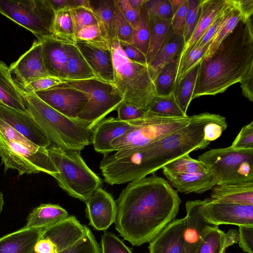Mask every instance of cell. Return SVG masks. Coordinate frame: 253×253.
I'll return each instance as SVG.
<instances>
[{
  "label": "cell",
  "instance_id": "6da1fadb",
  "mask_svg": "<svg viewBox=\"0 0 253 253\" xmlns=\"http://www.w3.org/2000/svg\"><path fill=\"white\" fill-rule=\"evenodd\" d=\"M116 202V229L131 245L139 246L175 219L181 201L167 180L153 175L130 182Z\"/></svg>",
  "mask_w": 253,
  "mask_h": 253
},
{
  "label": "cell",
  "instance_id": "7a4b0ae2",
  "mask_svg": "<svg viewBox=\"0 0 253 253\" xmlns=\"http://www.w3.org/2000/svg\"><path fill=\"white\" fill-rule=\"evenodd\" d=\"M253 66L252 17L241 21L209 58L202 59L192 99L224 92Z\"/></svg>",
  "mask_w": 253,
  "mask_h": 253
},
{
  "label": "cell",
  "instance_id": "3957f363",
  "mask_svg": "<svg viewBox=\"0 0 253 253\" xmlns=\"http://www.w3.org/2000/svg\"><path fill=\"white\" fill-rule=\"evenodd\" d=\"M23 93L27 111L51 142L63 148L80 151L92 144L93 129L87 123L63 115L35 92Z\"/></svg>",
  "mask_w": 253,
  "mask_h": 253
},
{
  "label": "cell",
  "instance_id": "277c9868",
  "mask_svg": "<svg viewBox=\"0 0 253 253\" xmlns=\"http://www.w3.org/2000/svg\"><path fill=\"white\" fill-rule=\"evenodd\" d=\"M114 68L113 85L123 97V101L147 111L157 96L148 66L126 57L116 39L111 45Z\"/></svg>",
  "mask_w": 253,
  "mask_h": 253
},
{
  "label": "cell",
  "instance_id": "5b68a950",
  "mask_svg": "<svg viewBox=\"0 0 253 253\" xmlns=\"http://www.w3.org/2000/svg\"><path fill=\"white\" fill-rule=\"evenodd\" d=\"M47 149L58 171L53 177L69 196L85 203L96 190L102 187V179L87 166L81 151L54 144Z\"/></svg>",
  "mask_w": 253,
  "mask_h": 253
},
{
  "label": "cell",
  "instance_id": "8992f818",
  "mask_svg": "<svg viewBox=\"0 0 253 253\" xmlns=\"http://www.w3.org/2000/svg\"><path fill=\"white\" fill-rule=\"evenodd\" d=\"M215 185L253 183V149H237L231 146L212 149L200 155Z\"/></svg>",
  "mask_w": 253,
  "mask_h": 253
},
{
  "label": "cell",
  "instance_id": "52a82bcc",
  "mask_svg": "<svg viewBox=\"0 0 253 253\" xmlns=\"http://www.w3.org/2000/svg\"><path fill=\"white\" fill-rule=\"evenodd\" d=\"M191 118L169 117L147 111L141 118L127 121L130 126L126 132L111 143L112 151L148 145L183 128Z\"/></svg>",
  "mask_w": 253,
  "mask_h": 253
},
{
  "label": "cell",
  "instance_id": "ba28073f",
  "mask_svg": "<svg viewBox=\"0 0 253 253\" xmlns=\"http://www.w3.org/2000/svg\"><path fill=\"white\" fill-rule=\"evenodd\" d=\"M64 83L86 95L88 101L77 119L87 123L91 129L123 101V97L113 84L96 78L65 80Z\"/></svg>",
  "mask_w": 253,
  "mask_h": 253
},
{
  "label": "cell",
  "instance_id": "9c48e42d",
  "mask_svg": "<svg viewBox=\"0 0 253 253\" xmlns=\"http://www.w3.org/2000/svg\"><path fill=\"white\" fill-rule=\"evenodd\" d=\"M0 13L30 31L37 40L52 36L55 11L48 0H0Z\"/></svg>",
  "mask_w": 253,
  "mask_h": 253
},
{
  "label": "cell",
  "instance_id": "30bf717a",
  "mask_svg": "<svg viewBox=\"0 0 253 253\" xmlns=\"http://www.w3.org/2000/svg\"><path fill=\"white\" fill-rule=\"evenodd\" d=\"M0 158L5 172L15 169L19 176L43 172L53 177L58 172L47 148L32 149L18 142L9 141L0 134Z\"/></svg>",
  "mask_w": 253,
  "mask_h": 253
},
{
  "label": "cell",
  "instance_id": "8fae6325",
  "mask_svg": "<svg viewBox=\"0 0 253 253\" xmlns=\"http://www.w3.org/2000/svg\"><path fill=\"white\" fill-rule=\"evenodd\" d=\"M86 225L74 215L44 228L36 244L34 253H60L82 239Z\"/></svg>",
  "mask_w": 253,
  "mask_h": 253
},
{
  "label": "cell",
  "instance_id": "7c38bea8",
  "mask_svg": "<svg viewBox=\"0 0 253 253\" xmlns=\"http://www.w3.org/2000/svg\"><path fill=\"white\" fill-rule=\"evenodd\" d=\"M203 212L211 223L253 226V205L229 203L211 198L204 200Z\"/></svg>",
  "mask_w": 253,
  "mask_h": 253
},
{
  "label": "cell",
  "instance_id": "4fadbf2b",
  "mask_svg": "<svg viewBox=\"0 0 253 253\" xmlns=\"http://www.w3.org/2000/svg\"><path fill=\"white\" fill-rule=\"evenodd\" d=\"M35 93L51 108L74 119H77L88 101L85 93L69 86L64 82Z\"/></svg>",
  "mask_w": 253,
  "mask_h": 253
},
{
  "label": "cell",
  "instance_id": "5bb4252c",
  "mask_svg": "<svg viewBox=\"0 0 253 253\" xmlns=\"http://www.w3.org/2000/svg\"><path fill=\"white\" fill-rule=\"evenodd\" d=\"M9 68L14 81L21 89L33 80L50 76L43 64L41 40L34 41L30 48Z\"/></svg>",
  "mask_w": 253,
  "mask_h": 253
},
{
  "label": "cell",
  "instance_id": "9a60e30c",
  "mask_svg": "<svg viewBox=\"0 0 253 253\" xmlns=\"http://www.w3.org/2000/svg\"><path fill=\"white\" fill-rule=\"evenodd\" d=\"M0 119L11 126L35 145L47 148L51 141L40 129L32 115L27 111L19 110L0 102Z\"/></svg>",
  "mask_w": 253,
  "mask_h": 253
},
{
  "label": "cell",
  "instance_id": "2e32d148",
  "mask_svg": "<svg viewBox=\"0 0 253 253\" xmlns=\"http://www.w3.org/2000/svg\"><path fill=\"white\" fill-rule=\"evenodd\" d=\"M86 216L95 230L105 231L115 223L117 205L112 195L99 188L85 202Z\"/></svg>",
  "mask_w": 253,
  "mask_h": 253
},
{
  "label": "cell",
  "instance_id": "e0dca14e",
  "mask_svg": "<svg viewBox=\"0 0 253 253\" xmlns=\"http://www.w3.org/2000/svg\"><path fill=\"white\" fill-rule=\"evenodd\" d=\"M76 45L96 78L111 84L114 82L111 47L76 41Z\"/></svg>",
  "mask_w": 253,
  "mask_h": 253
},
{
  "label": "cell",
  "instance_id": "ac0fdd59",
  "mask_svg": "<svg viewBox=\"0 0 253 253\" xmlns=\"http://www.w3.org/2000/svg\"><path fill=\"white\" fill-rule=\"evenodd\" d=\"M204 200L188 201L186 203L185 228L183 233L185 245L197 249L203 236L215 227L205 217L203 212Z\"/></svg>",
  "mask_w": 253,
  "mask_h": 253
},
{
  "label": "cell",
  "instance_id": "d6986e66",
  "mask_svg": "<svg viewBox=\"0 0 253 253\" xmlns=\"http://www.w3.org/2000/svg\"><path fill=\"white\" fill-rule=\"evenodd\" d=\"M185 217L173 220L149 242V253H182Z\"/></svg>",
  "mask_w": 253,
  "mask_h": 253
},
{
  "label": "cell",
  "instance_id": "ffe728a7",
  "mask_svg": "<svg viewBox=\"0 0 253 253\" xmlns=\"http://www.w3.org/2000/svg\"><path fill=\"white\" fill-rule=\"evenodd\" d=\"M162 169L163 174L170 186L181 193L201 194L215 186L212 176L208 171L178 173Z\"/></svg>",
  "mask_w": 253,
  "mask_h": 253
},
{
  "label": "cell",
  "instance_id": "44dd1931",
  "mask_svg": "<svg viewBox=\"0 0 253 253\" xmlns=\"http://www.w3.org/2000/svg\"><path fill=\"white\" fill-rule=\"evenodd\" d=\"M45 68L50 76L67 80V54L66 44L52 36L41 39Z\"/></svg>",
  "mask_w": 253,
  "mask_h": 253
},
{
  "label": "cell",
  "instance_id": "7402d4cb",
  "mask_svg": "<svg viewBox=\"0 0 253 253\" xmlns=\"http://www.w3.org/2000/svg\"><path fill=\"white\" fill-rule=\"evenodd\" d=\"M130 126L127 121L117 118L110 117L101 121L93 129L92 144L94 150L103 155L112 153L111 143L123 136Z\"/></svg>",
  "mask_w": 253,
  "mask_h": 253
},
{
  "label": "cell",
  "instance_id": "603a6c76",
  "mask_svg": "<svg viewBox=\"0 0 253 253\" xmlns=\"http://www.w3.org/2000/svg\"><path fill=\"white\" fill-rule=\"evenodd\" d=\"M227 2V0H201L200 13L193 33L185 43L178 59L179 66L187 53L199 41Z\"/></svg>",
  "mask_w": 253,
  "mask_h": 253
},
{
  "label": "cell",
  "instance_id": "cb8c5ba5",
  "mask_svg": "<svg viewBox=\"0 0 253 253\" xmlns=\"http://www.w3.org/2000/svg\"><path fill=\"white\" fill-rule=\"evenodd\" d=\"M44 228L25 226L1 237L0 253H34L35 246Z\"/></svg>",
  "mask_w": 253,
  "mask_h": 253
},
{
  "label": "cell",
  "instance_id": "d4e9b609",
  "mask_svg": "<svg viewBox=\"0 0 253 253\" xmlns=\"http://www.w3.org/2000/svg\"><path fill=\"white\" fill-rule=\"evenodd\" d=\"M184 44L183 36L174 33L170 27L165 41L148 66L152 81L166 65L179 57Z\"/></svg>",
  "mask_w": 253,
  "mask_h": 253
},
{
  "label": "cell",
  "instance_id": "484cf974",
  "mask_svg": "<svg viewBox=\"0 0 253 253\" xmlns=\"http://www.w3.org/2000/svg\"><path fill=\"white\" fill-rule=\"evenodd\" d=\"M90 9L94 14L101 35L111 46L117 39L116 33L115 0H90Z\"/></svg>",
  "mask_w": 253,
  "mask_h": 253
},
{
  "label": "cell",
  "instance_id": "4316f807",
  "mask_svg": "<svg viewBox=\"0 0 253 253\" xmlns=\"http://www.w3.org/2000/svg\"><path fill=\"white\" fill-rule=\"evenodd\" d=\"M238 239L237 230L231 229L225 233L216 226L203 236L196 253H226V249L238 242Z\"/></svg>",
  "mask_w": 253,
  "mask_h": 253
},
{
  "label": "cell",
  "instance_id": "83f0119b",
  "mask_svg": "<svg viewBox=\"0 0 253 253\" xmlns=\"http://www.w3.org/2000/svg\"><path fill=\"white\" fill-rule=\"evenodd\" d=\"M69 216L67 211L58 205L42 204L29 213L25 227L44 228L63 221Z\"/></svg>",
  "mask_w": 253,
  "mask_h": 253
},
{
  "label": "cell",
  "instance_id": "f1b7e54d",
  "mask_svg": "<svg viewBox=\"0 0 253 253\" xmlns=\"http://www.w3.org/2000/svg\"><path fill=\"white\" fill-rule=\"evenodd\" d=\"M241 21H242V15L234 0H227L222 19L202 59L210 57L222 41L233 31Z\"/></svg>",
  "mask_w": 253,
  "mask_h": 253
},
{
  "label": "cell",
  "instance_id": "f546056e",
  "mask_svg": "<svg viewBox=\"0 0 253 253\" xmlns=\"http://www.w3.org/2000/svg\"><path fill=\"white\" fill-rule=\"evenodd\" d=\"M0 102L19 110H27L22 90L14 81L9 67L0 60Z\"/></svg>",
  "mask_w": 253,
  "mask_h": 253
},
{
  "label": "cell",
  "instance_id": "4dcf8cb0",
  "mask_svg": "<svg viewBox=\"0 0 253 253\" xmlns=\"http://www.w3.org/2000/svg\"><path fill=\"white\" fill-rule=\"evenodd\" d=\"M210 198L226 203L253 205V183L215 185Z\"/></svg>",
  "mask_w": 253,
  "mask_h": 253
},
{
  "label": "cell",
  "instance_id": "1f68e13d",
  "mask_svg": "<svg viewBox=\"0 0 253 253\" xmlns=\"http://www.w3.org/2000/svg\"><path fill=\"white\" fill-rule=\"evenodd\" d=\"M201 62V61H200ZM200 62L184 74L175 84L172 94L175 100L183 113L187 110L191 101Z\"/></svg>",
  "mask_w": 253,
  "mask_h": 253
},
{
  "label": "cell",
  "instance_id": "d6a6232c",
  "mask_svg": "<svg viewBox=\"0 0 253 253\" xmlns=\"http://www.w3.org/2000/svg\"><path fill=\"white\" fill-rule=\"evenodd\" d=\"M68 80H83L96 78L76 44H66Z\"/></svg>",
  "mask_w": 253,
  "mask_h": 253
},
{
  "label": "cell",
  "instance_id": "836d02e7",
  "mask_svg": "<svg viewBox=\"0 0 253 253\" xmlns=\"http://www.w3.org/2000/svg\"><path fill=\"white\" fill-rule=\"evenodd\" d=\"M52 36L65 43H76V33L69 7L55 11L52 26Z\"/></svg>",
  "mask_w": 253,
  "mask_h": 253
},
{
  "label": "cell",
  "instance_id": "e575fe53",
  "mask_svg": "<svg viewBox=\"0 0 253 253\" xmlns=\"http://www.w3.org/2000/svg\"><path fill=\"white\" fill-rule=\"evenodd\" d=\"M150 39L146 56L147 66L151 63L157 51L165 41L171 27L170 20L150 16Z\"/></svg>",
  "mask_w": 253,
  "mask_h": 253
},
{
  "label": "cell",
  "instance_id": "d590c367",
  "mask_svg": "<svg viewBox=\"0 0 253 253\" xmlns=\"http://www.w3.org/2000/svg\"><path fill=\"white\" fill-rule=\"evenodd\" d=\"M179 57L166 65L153 80L156 95L168 96L174 89L177 72Z\"/></svg>",
  "mask_w": 253,
  "mask_h": 253
},
{
  "label": "cell",
  "instance_id": "8d00e7d4",
  "mask_svg": "<svg viewBox=\"0 0 253 253\" xmlns=\"http://www.w3.org/2000/svg\"><path fill=\"white\" fill-rule=\"evenodd\" d=\"M147 111L169 117H186L176 103L172 93L165 96H156Z\"/></svg>",
  "mask_w": 253,
  "mask_h": 253
},
{
  "label": "cell",
  "instance_id": "74e56055",
  "mask_svg": "<svg viewBox=\"0 0 253 253\" xmlns=\"http://www.w3.org/2000/svg\"><path fill=\"white\" fill-rule=\"evenodd\" d=\"M149 15L143 6L137 26L133 29L131 44L146 56L150 39Z\"/></svg>",
  "mask_w": 253,
  "mask_h": 253
},
{
  "label": "cell",
  "instance_id": "f35d334b",
  "mask_svg": "<svg viewBox=\"0 0 253 253\" xmlns=\"http://www.w3.org/2000/svg\"><path fill=\"white\" fill-rule=\"evenodd\" d=\"M187 154L171 161L162 168L178 173H193L200 171H208L204 165L198 160L190 157Z\"/></svg>",
  "mask_w": 253,
  "mask_h": 253
},
{
  "label": "cell",
  "instance_id": "ab89813d",
  "mask_svg": "<svg viewBox=\"0 0 253 253\" xmlns=\"http://www.w3.org/2000/svg\"><path fill=\"white\" fill-rule=\"evenodd\" d=\"M60 253H100V248L92 232L86 226L85 235Z\"/></svg>",
  "mask_w": 253,
  "mask_h": 253
},
{
  "label": "cell",
  "instance_id": "60d3db41",
  "mask_svg": "<svg viewBox=\"0 0 253 253\" xmlns=\"http://www.w3.org/2000/svg\"><path fill=\"white\" fill-rule=\"evenodd\" d=\"M227 127L226 118L221 115L207 123L204 128V137L199 149H205L211 141L219 138Z\"/></svg>",
  "mask_w": 253,
  "mask_h": 253
},
{
  "label": "cell",
  "instance_id": "b9f144b4",
  "mask_svg": "<svg viewBox=\"0 0 253 253\" xmlns=\"http://www.w3.org/2000/svg\"><path fill=\"white\" fill-rule=\"evenodd\" d=\"M100 253H133L115 234L106 231L101 236Z\"/></svg>",
  "mask_w": 253,
  "mask_h": 253
},
{
  "label": "cell",
  "instance_id": "7bdbcfd3",
  "mask_svg": "<svg viewBox=\"0 0 253 253\" xmlns=\"http://www.w3.org/2000/svg\"><path fill=\"white\" fill-rule=\"evenodd\" d=\"M211 42L201 48L193 47L187 53L181 64L178 68L175 84L184 74L201 61Z\"/></svg>",
  "mask_w": 253,
  "mask_h": 253
},
{
  "label": "cell",
  "instance_id": "ee69618b",
  "mask_svg": "<svg viewBox=\"0 0 253 253\" xmlns=\"http://www.w3.org/2000/svg\"><path fill=\"white\" fill-rule=\"evenodd\" d=\"M115 14L117 38L119 41L131 44L133 28L122 13L115 0Z\"/></svg>",
  "mask_w": 253,
  "mask_h": 253
},
{
  "label": "cell",
  "instance_id": "f6af8a7d",
  "mask_svg": "<svg viewBox=\"0 0 253 253\" xmlns=\"http://www.w3.org/2000/svg\"><path fill=\"white\" fill-rule=\"evenodd\" d=\"M150 16L166 20L172 19L173 13L169 0H146L143 5Z\"/></svg>",
  "mask_w": 253,
  "mask_h": 253
},
{
  "label": "cell",
  "instance_id": "bcb514c9",
  "mask_svg": "<svg viewBox=\"0 0 253 253\" xmlns=\"http://www.w3.org/2000/svg\"><path fill=\"white\" fill-rule=\"evenodd\" d=\"M76 41L100 45L111 46L102 37L97 24L85 26L76 35Z\"/></svg>",
  "mask_w": 253,
  "mask_h": 253
},
{
  "label": "cell",
  "instance_id": "7dc6e473",
  "mask_svg": "<svg viewBox=\"0 0 253 253\" xmlns=\"http://www.w3.org/2000/svg\"><path fill=\"white\" fill-rule=\"evenodd\" d=\"M201 0H188V11L183 37L185 43L191 37L195 28L200 13Z\"/></svg>",
  "mask_w": 253,
  "mask_h": 253
},
{
  "label": "cell",
  "instance_id": "c3c4849f",
  "mask_svg": "<svg viewBox=\"0 0 253 253\" xmlns=\"http://www.w3.org/2000/svg\"><path fill=\"white\" fill-rule=\"evenodd\" d=\"M70 9L76 35L80 29L85 26L97 24L94 14L90 9L84 7Z\"/></svg>",
  "mask_w": 253,
  "mask_h": 253
},
{
  "label": "cell",
  "instance_id": "681fc988",
  "mask_svg": "<svg viewBox=\"0 0 253 253\" xmlns=\"http://www.w3.org/2000/svg\"><path fill=\"white\" fill-rule=\"evenodd\" d=\"M0 134L4 139L9 141L18 142L32 149H38L40 148V147L35 145L9 125L0 119Z\"/></svg>",
  "mask_w": 253,
  "mask_h": 253
},
{
  "label": "cell",
  "instance_id": "f907efd6",
  "mask_svg": "<svg viewBox=\"0 0 253 253\" xmlns=\"http://www.w3.org/2000/svg\"><path fill=\"white\" fill-rule=\"evenodd\" d=\"M64 82L65 80L51 76L44 77L32 81L21 90L26 93L36 92L48 89Z\"/></svg>",
  "mask_w": 253,
  "mask_h": 253
},
{
  "label": "cell",
  "instance_id": "816d5d0a",
  "mask_svg": "<svg viewBox=\"0 0 253 253\" xmlns=\"http://www.w3.org/2000/svg\"><path fill=\"white\" fill-rule=\"evenodd\" d=\"M237 149H253V121L244 126L231 145Z\"/></svg>",
  "mask_w": 253,
  "mask_h": 253
},
{
  "label": "cell",
  "instance_id": "f5cc1de1",
  "mask_svg": "<svg viewBox=\"0 0 253 253\" xmlns=\"http://www.w3.org/2000/svg\"><path fill=\"white\" fill-rule=\"evenodd\" d=\"M188 7V0H185L182 5L173 15L171 21V28L172 31L176 34L183 36Z\"/></svg>",
  "mask_w": 253,
  "mask_h": 253
},
{
  "label": "cell",
  "instance_id": "db71d44e",
  "mask_svg": "<svg viewBox=\"0 0 253 253\" xmlns=\"http://www.w3.org/2000/svg\"><path fill=\"white\" fill-rule=\"evenodd\" d=\"M117 118L123 121H129L142 117L147 111L127 104L123 101L116 109Z\"/></svg>",
  "mask_w": 253,
  "mask_h": 253
},
{
  "label": "cell",
  "instance_id": "11a10c76",
  "mask_svg": "<svg viewBox=\"0 0 253 253\" xmlns=\"http://www.w3.org/2000/svg\"><path fill=\"white\" fill-rule=\"evenodd\" d=\"M239 247L247 253H253V226H239Z\"/></svg>",
  "mask_w": 253,
  "mask_h": 253
},
{
  "label": "cell",
  "instance_id": "9f6ffc18",
  "mask_svg": "<svg viewBox=\"0 0 253 253\" xmlns=\"http://www.w3.org/2000/svg\"><path fill=\"white\" fill-rule=\"evenodd\" d=\"M116 2L125 18L135 29L138 25L140 10L132 8L129 5L128 0H116Z\"/></svg>",
  "mask_w": 253,
  "mask_h": 253
},
{
  "label": "cell",
  "instance_id": "6f0895ef",
  "mask_svg": "<svg viewBox=\"0 0 253 253\" xmlns=\"http://www.w3.org/2000/svg\"><path fill=\"white\" fill-rule=\"evenodd\" d=\"M227 3V0L226 4L220 11L216 18L214 20L212 24L207 30L205 33L203 35L199 41L196 43L194 47L201 48L206 45L209 42L211 41V39L214 35L220 21H221L224 15V10Z\"/></svg>",
  "mask_w": 253,
  "mask_h": 253
},
{
  "label": "cell",
  "instance_id": "680465c9",
  "mask_svg": "<svg viewBox=\"0 0 253 253\" xmlns=\"http://www.w3.org/2000/svg\"><path fill=\"white\" fill-rule=\"evenodd\" d=\"M119 43L127 58L132 61L147 65L146 56L139 49L127 42L119 41Z\"/></svg>",
  "mask_w": 253,
  "mask_h": 253
},
{
  "label": "cell",
  "instance_id": "91938a15",
  "mask_svg": "<svg viewBox=\"0 0 253 253\" xmlns=\"http://www.w3.org/2000/svg\"><path fill=\"white\" fill-rule=\"evenodd\" d=\"M243 95L250 101H253V66L247 71L239 82Z\"/></svg>",
  "mask_w": 253,
  "mask_h": 253
},
{
  "label": "cell",
  "instance_id": "94428289",
  "mask_svg": "<svg viewBox=\"0 0 253 253\" xmlns=\"http://www.w3.org/2000/svg\"><path fill=\"white\" fill-rule=\"evenodd\" d=\"M235 5L242 16V21H247L253 16V0H234Z\"/></svg>",
  "mask_w": 253,
  "mask_h": 253
},
{
  "label": "cell",
  "instance_id": "6125c7cd",
  "mask_svg": "<svg viewBox=\"0 0 253 253\" xmlns=\"http://www.w3.org/2000/svg\"><path fill=\"white\" fill-rule=\"evenodd\" d=\"M54 11L69 7V0H48Z\"/></svg>",
  "mask_w": 253,
  "mask_h": 253
},
{
  "label": "cell",
  "instance_id": "be15d7a7",
  "mask_svg": "<svg viewBox=\"0 0 253 253\" xmlns=\"http://www.w3.org/2000/svg\"><path fill=\"white\" fill-rule=\"evenodd\" d=\"M146 0H128L130 6L135 10H140Z\"/></svg>",
  "mask_w": 253,
  "mask_h": 253
},
{
  "label": "cell",
  "instance_id": "e7e4bbea",
  "mask_svg": "<svg viewBox=\"0 0 253 253\" xmlns=\"http://www.w3.org/2000/svg\"><path fill=\"white\" fill-rule=\"evenodd\" d=\"M172 7L173 14L182 5L185 0H169Z\"/></svg>",
  "mask_w": 253,
  "mask_h": 253
},
{
  "label": "cell",
  "instance_id": "03108f58",
  "mask_svg": "<svg viewBox=\"0 0 253 253\" xmlns=\"http://www.w3.org/2000/svg\"><path fill=\"white\" fill-rule=\"evenodd\" d=\"M197 249L195 248L185 245L182 253H196Z\"/></svg>",
  "mask_w": 253,
  "mask_h": 253
},
{
  "label": "cell",
  "instance_id": "003e7915",
  "mask_svg": "<svg viewBox=\"0 0 253 253\" xmlns=\"http://www.w3.org/2000/svg\"><path fill=\"white\" fill-rule=\"evenodd\" d=\"M4 205V196L2 192L0 190V214L2 211Z\"/></svg>",
  "mask_w": 253,
  "mask_h": 253
}]
</instances>
